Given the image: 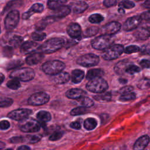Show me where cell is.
Segmentation results:
<instances>
[{
	"mask_svg": "<svg viewBox=\"0 0 150 150\" xmlns=\"http://www.w3.org/2000/svg\"><path fill=\"white\" fill-rule=\"evenodd\" d=\"M0 33H1V27H0Z\"/></svg>",
	"mask_w": 150,
	"mask_h": 150,
	"instance_id": "obj_60",
	"label": "cell"
},
{
	"mask_svg": "<svg viewBox=\"0 0 150 150\" xmlns=\"http://www.w3.org/2000/svg\"><path fill=\"white\" fill-rule=\"evenodd\" d=\"M23 4V1L22 0H12L9 2L6 6L4 8V12L8 11L9 10H13V9L21 6Z\"/></svg>",
	"mask_w": 150,
	"mask_h": 150,
	"instance_id": "obj_29",
	"label": "cell"
},
{
	"mask_svg": "<svg viewBox=\"0 0 150 150\" xmlns=\"http://www.w3.org/2000/svg\"><path fill=\"white\" fill-rule=\"evenodd\" d=\"M5 146V144L2 141H0V149H3Z\"/></svg>",
	"mask_w": 150,
	"mask_h": 150,
	"instance_id": "obj_58",
	"label": "cell"
},
{
	"mask_svg": "<svg viewBox=\"0 0 150 150\" xmlns=\"http://www.w3.org/2000/svg\"><path fill=\"white\" fill-rule=\"evenodd\" d=\"M39 45L35 42H26L23 43L21 47V52L22 54H30L39 49Z\"/></svg>",
	"mask_w": 150,
	"mask_h": 150,
	"instance_id": "obj_16",
	"label": "cell"
},
{
	"mask_svg": "<svg viewBox=\"0 0 150 150\" xmlns=\"http://www.w3.org/2000/svg\"><path fill=\"white\" fill-rule=\"evenodd\" d=\"M131 63L128 60H122L118 62L114 66V71L119 75L123 74L128 66L131 64Z\"/></svg>",
	"mask_w": 150,
	"mask_h": 150,
	"instance_id": "obj_22",
	"label": "cell"
},
{
	"mask_svg": "<svg viewBox=\"0 0 150 150\" xmlns=\"http://www.w3.org/2000/svg\"><path fill=\"white\" fill-rule=\"evenodd\" d=\"M70 79V74L67 72H60L52 76V81L56 84H64Z\"/></svg>",
	"mask_w": 150,
	"mask_h": 150,
	"instance_id": "obj_19",
	"label": "cell"
},
{
	"mask_svg": "<svg viewBox=\"0 0 150 150\" xmlns=\"http://www.w3.org/2000/svg\"><path fill=\"white\" fill-rule=\"evenodd\" d=\"M5 150H13L12 149H5Z\"/></svg>",
	"mask_w": 150,
	"mask_h": 150,
	"instance_id": "obj_59",
	"label": "cell"
},
{
	"mask_svg": "<svg viewBox=\"0 0 150 150\" xmlns=\"http://www.w3.org/2000/svg\"><path fill=\"white\" fill-rule=\"evenodd\" d=\"M140 50V48L137 45H130L126 47L124 49V52L127 54H131L138 52Z\"/></svg>",
	"mask_w": 150,
	"mask_h": 150,
	"instance_id": "obj_43",
	"label": "cell"
},
{
	"mask_svg": "<svg viewBox=\"0 0 150 150\" xmlns=\"http://www.w3.org/2000/svg\"><path fill=\"white\" fill-rule=\"evenodd\" d=\"M133 89H134V88L131 86H124L119 90V93L121 94H127V93L132 92Z\"/></svg>",
	"mask_w": 150,
	"mask_h": 150,
	"instance_id": "obj_48",
	"label": "cell"
},
{
	"mask_svg": "<svg viewBox=\"0 0 150 150\" xmlns=\"http://www.w3.org/2000/svg\"><path fill=\"white\" fill-rule=\"evenodd\" d=\"M46 33L40 30H37L32 34V39L35 41H42L46 38Z\"/></svg>",
	"mask_w": 150,
	"mask_h": 150,
	"instance_id": "obj_37",
	"label": "cell"
},
{
	"mask_svg": "<svg viewBox=\"0 0 150 150\" xmlns=\"http://www.w3.org/2000/svg\"><path fill=\"white\" fill-rule=\"evenodd\" d=\"M140 16H141L142 19H144V20H145V21L150 20V10L143 12L140 15Z\"/></svg>",
	"mask_w": 150,
	"mask_h": 150,
	"instance_id": "obj_54",
	"label": "cell"
},
{
	"mask_svg": "<svg viewBox=\"0 0 150 150\" xmlns=\"http://www.w3.org/2000/svg\"><path fill=\"white\" fill-rule=\"evenodd\" d=\"M117 0H104V5L107 8L114 6L116 4Z\"/></svg>",
	"mask_w": 150,
	"mask_h": 150,
	"instance_id": "obj_50",
	"label": "cell"
},
{
	"mask_svg": "<svg viewBox=\"0 0 150 150\" xmlns=\"http://www.w3.org/2000/svg\"><path fill=\"white\" fill-rule=\"evenodd\" d=\"M70 127L71 128L76 129H80L81 127V125L79 121H73V122H71L70 124Z\"/></svg>",
	"mask_w": 150,
	"mask_h": 150,
	"instance_id": "obj_53",
	"label": "cell"
},
{
	"mask_svg": "<svg viewBox=\"0 0 150 150\" xmlns=\"http://www.w3.org/2000/svg\"><path fill=\"white\" fill-rule=\"evenodd\" d=\"M18 126L20 130L24 132H36L39 131L41 128L39 121L28 117L20 121Z\"/></svg>",
	"mask_w": 150,
	"mask_h": 150,
	"instance_id": "obj_5",
	"label": "cell"
},
{
	"mask_svg": "<svg viewBox=\"0 0 150 150\" xmlns=\"http://www.w3.org/2000/svg\"><path fill=\"white\" fill-rule=\"evenodd\" d=\"M99 57L93 53H88L80 56L77 59V63L83 67H93L99 63Z\"/></svg>",
	"mask_w": 150,
	"mask_h": 150,
	"instance_id": "obj_8",
	"label": "cell"
},
{
	"mask_svg": "<svg viewBox=\"0 0 150 150\" xmlns=\"http://www.w3.org/2000/svg\"><path fill=\"white\" fill-rule=\"evenodd\" d=\"M137 1H142V0H137Z\"/></svg>",
	"mask_w": 150,
	"mask_h": 150,
	"instance_id": "obj_61",
	"label": "cell"
},
{
	"mask_svg": "<svg viewBox=\"0 0 150 150\" xmlns=\"http://www.w3.org/2000/svg\"><path fill=\"white\" fill-rule=\"evenodd\" d=\"M104 74V71L101 69H93L89 70L86 74V79L91 80L96 77H101Z\"/></svg>",
	"mask_w": 150,
	"mask_h": 150,
	"instance_id": "obj_26",
	"label": "cell"
},
{
	"mask_svg": "<svg viewBox=\"0 0 150 150\" xmlns=\"http://www.w3.org/2000/svg\"><path fill=\"white\" fill-rule=\"evenodd\" d=\"M67 32L70 37L77 39L81 36V29L80 26L76 23H70L67 28Z\"/></svg>",
	"mask_w": 150,
	"mask_h": 150,
	"instance_id": "obj_15",
	"label": "cell"
},
{
	"mask_svg": "<svg viewBox=\"0 0 150 150\" xmlns=\"http://www.w3.org/2000/svg\"><path fill=\"white\" fill-rule=\"evenodd\" d=\"M87 112L86 108L79 106L72 109L70 111V114L71 115H79L81 114H86Z\"/></svg>",
	"mask_w": 150,
	"mask_h": 150,
	"instance_id": "obj_39",
	"label": "cell"
},
{
	"mask_svg": "<svg viewBox=\"0 0 150 150\" xmlns=\"http://www.w3.org/2000/svg\"><path fill=\"white\" fill-rule=\"evenodd\" d=\"M93 98L99 102H108L111 99V94L110 92H103L101 94L96 95Z\"/></svg>",
	"mask_w": 150,
	"mask_h": 150,
	"instance_id": "obj_28",
	"label": "cell"
},
{
	"mask_svg": "<svg viewBox=\"0 0 150 150\" xmlns=\"http://www.w3.org/2000/svg\"><path fill=\"white\" fill-rule=\"evenodd\" d=\"M137 87L141 90H145L150 87V79L144 78L141 79L137 83Z\"/></svg>",
	"mask_w": 150,
	"mask_h": 150,
	"instance_id": "obj_34",
	"label": "cell"
},
{
	"mask_svg": "<svg viewBox=\"0 0 150 150\" xmlns=\"http://www.w3.org/2000/svg\"><path fill=\"white\" fill-rule=\"evenodd\" d=\"M19 21V12L17 10H12L10 11L6 15L4 25L6 30H12L14 29L18 25Z\"/></svg>",
	"mask_w": 150,
	"mask_h": 150,
	"instance_id": "obj_9",
	"label": "cell"
},
{
	"mask_svg": "<svg viewBox=\"0 0 150 150\" xmlns=\"http://www.w3.org/2000/svg\"><path fill=\"white\" fill-rule=\"evenodd\" d=\"M66 2L67 0H48L47 6L49 9L54 10L63 5Z\"/></svg>",
	"mask_w": 150,
	"mask_h": 150,
	"instance_id": "obj_31",
	"label": "cell"
},
{
	"mask_svg": "<svg viewBox=\"0 0 150 150\" xmlns=\"http://www.w3.org/2000/svg\"><path fill=\"white\" fill-rule=\"evenodd\" d=\"M44 9V6L43 4L40 3H36L33 4L29 9L23 13L22 18L24 19H29L33 14L35 13H41L43 12Z\"/></svg>",
	"mask_w": 150,
	"mask_h": 150,
	"instance_id": "obj_17",
	"label": "cell"
},
{
	"mask_svg": "<svg viewBox=\"0 0 150 150\" xmlns=\"http://www.w3.org/2000/svg\"><path fill=\"white\" fill-rule=\"evenodd\" d=\"M84 76V72L80 69H75L72 71L71 75V79L74 83H79L83 79Z\"/></svg>",
	"mask_w": 150,
	"mask_h": 150,
	"instance_id": "obj_25",
	"label": "cell"
},
{
	"mask_svg": "<svg viewBox=\"0 0 150 150\" xmlns=\"http://www.w3.org/2000/svg\"><path fill=\"white\" fill-rule=\"evenodd\" d=\"M22 64V62L21 60H15L9 63L7 66V68L8 69H12L16 68L21 66Z\"/></svg>",
	"mask_w": 150,
	"mask_h": 150,
	"instance_id": "obj_47",
	"label": "cell"
},
{
	"mask_svg": "<svg viewBox=\"0 0 150 150\" xmlns=\"http://www.w3.org/2000/svg\"><path fill=\"white\" fill-rule=\"evenodd\" d=\"M42 68L46 74L52 76L62 71L65 68V64L58 60H50L43 63Z\"/></svg>",
	"mask_w": 150,
	"mask_h": 150,
	"instance_id": "obj_3",
	"label": "cell"
},
{
	"mask_svg": "<svg viewBox=\"0 0 150 150\" xmlns=\"http://www.w3.org/2000/svg\"><path fill=\"white\" fill-rule=\"evenodd\" d=\"M135 29L134 36L137 39L144 40L150 36V22L139 24Z\"/></svg>",
	"mask_w": 150,
	"mask_h": 150,
	"instance_id": "obj_11",
	"label": "cell"
},
{
	"mask_svg": "<svg viewBox=\"0 0 150 150\" xmlns=\"http://www.w3.org/2000/svg\"><path fill=\"white\" fill-rule=\"evenodd\" d=\"M64 132L62 131H55L50 135L49 139L50 141H54L60 139L63 135Z\"/></svg>",
	"mask_w": 150,
	"mask_h": 150,
	"instance_id": "obj_46",
	"label": "cell"
},
{
	"mask_svg": "<svg viewBox=\"0 0 150 150\" xmlns=\"http://www.w3.org/2000/svg\"><path fill=\"white\" fill-rule=\"evenodd\" d=\"M140 50L142 54L150 55V46L149 45L143 46L142 48L140 49Z\"/></svg>",
	"mask_w": 150,
	"mask_h": 150,
	"instance_id": "obj_52",
	"label": "cell"
},
{
	"mask_svg": "<svg viewBox=\"0 0 150 150\" xmlns=\"http://www.w3.org/2000/svg\"><path fill=\"white\" fill-rule=\"evenodd\" d=\"M114 38L112 35H102L91 41L92 47L96 50H105L113 44Z\"/></svg>",
	"mask_w": 150,
	"mask_h": 150,
	"instance_id": "obj_4",
	"label": "cell"
},
{
	"mask_svg": "<svg viewBox=\"0 0 150 150\" xmlns=\"http://www.w3.org/2000/svg\"><path fill=\"white\" fill-rule=\"evenodd\" d=\"M35 71L30 68H21L13 70L10 74L12 79H16L22 81H29L35 77Z\"/></svg>",
	"mask_w": 150,
	"mask_h": 150,
	"instance_id": "obj_6",
	"label": "cell"
},
{
	"mask_svg": "<svg viewBox=\"0 0 150 150\" xmlns=\"http://www.w3.org/2000/svg\"><path fill=\"white\" fill-rule=\"evenodd\" d=\"M150 139L148 135H145L139 137L133 146V150H144L148 145Z\"/></svg>",
	"mask_w": 150,
	"mask_h": 150,
	"instance_id": "obj_20",
	"label": "cell"
},
{
	"mask_svg": "<svg viewBox=\"0 0 150 150\" xmlns=\"http://www.w3.org/2000/svg\"><path fill=\"white\" fill-rule=\"evenodd\" d=\"M97 121L93 118H88L84 121V127L87 130H92L97 126Z\"/></svg>",
	"mask_w": 150,
	"mask_h": 150,
	"instance_id": "obj_32",
	"label": "cell"
},
{
	"mask_svg": "<svg viewBox=\"0 0 150 150\" xmlns=\"http://www.w3.org/2000/svg\"><path fill=\"white\" fill-rule=\"evenodd\" d=\"M123 46L117 44L112 45L108 48L104 50L101 56L106 60H111L118 58L124 52Z\"/></svg>",
	"mask_w": 150,
	"mask_h": 150,
	"instance_id": "obj_7",
	"label": "cell"
},
{
	"mask_svg": "<svg viewBox=\"0 0 150 150\" xmlns=\"http://www.w3.org/2000/svg\"><path fill=\"white\" fill-rule=\"evenodd\" d=\"M141 66L144 69H146L150 67V60L147 59L142 60L139 63Z\"/></svg>",
	"mask_w": 150,
	"mask_h": 150,
	"instance_id": "obj_51",
	"label": "cell"
},
{
	"mask_svg": "<svg viewBox=\"0 0 150 150\" xmlns=\"http://www.w3.org/2000/svg\"><path fill=\"white\" fill-rule=\"evenodd\" d=\"M140 16L136 15L128 18L123 25V29L125 31H130L136 29L141 22Z\"/></svg>",
	"mask_w": 150,
	"mask_h": 150,
	"instance_id": "obj_14",
	"label": "cell"
},
{
	"mask_svg": "<svg viewBox=\"0 0 150 150\" xmlns=\"http://www.w3.org/2000/svg\"><path fill=\"white\" fill-rule=\"evenodd\" d=\"M108 87L107 81L101 77L90 80L86 84V88L95 93H103L107 90Z\"/></svg>",
	"mask_w": 150,
	"mask_h": 150,
	"instance_id": "obj_2",
	"label": "cell"
},
{
	"mask_svg": "<svg viewBox=\"0 0 150 150\" xmlns=\"http://www.w3.org/2000/svg\"><path fill=\"white\" fill-rule=\"evenodd\" d=\"M135 6V4L133 2L129 0H123L119 4V8L125 9H132Z\"/></svg>",
	"mask_w": 150,
	"mask_h": 150,
	"instance_id": "obj_41",
	"label": "cell"
},
{
	"mask_svg": "<svg viewBox=\"0 0 150 150\" xmlns=\"http://www.w3.org/2000/svg\"><path fill=\"white\" fill-rule=\"evenodd\" d=\"M104 20V17L100 13H93L88 18V21L92 23H99Z\"/></svg>",
	"mask_w": 150,
	"mask_h": 150,
	"instance_id": "obj_35",
	"label": "cell"
},
{
	"mask_svg": "<svg viewBox=\"0 0 150 150\" xmlns=\"http://www.w3.org/2000/svg\"><path fill=\"white\" fill-rule=\"evenodd\" d=\"M44 55L42 52H33L30 53L26 58V62L28 64L32 66L39 63L43 59Z\"/></svg>",
	"mask_w": 150,
	"mask_h": 150,
	"instance_id": "obj_18",
	"label": "cell"
},
{
	"mask_svg": "<svg viewBox=\"0 0 150 150\" xmlns=\"http://www.w3.org/2000/svg\"><path fill=\"white\" fill-rule=\"evenodd\" d=\"M17 150H30V148L26 145H22L18 147Z\"/></svg>",
	"mask_w": 150,
	"mask_h": 150,
	"instance_id": "obj_56",
	"label": "cell"
},
{
	"mask_svg": "<svg viewBox=\"0 0 150 150\" xmlns=\"http://www.w3.org/2000/svg\"><path fill=\"white\" fill-rule=\"evenodd\" d=\"M36 117L40 122L45 123L49 121L52 118L50 113L45 110L39 111L36 114Z\"/></svg>",
	"mask_w": 150,
	"mask_h": 150,
	"instance_id": "obj_27",
	"label": "cell"
},
{
	"mask_svg": "<svg viewBox=\"0 0 150 150\" xmlns=\"http://www.w3.org/2000/svg\"><path fill=\"white\" fill-rule=\"evenodd\" d=\"M13 100L8 97H0V107H8L13 104Z\"/></svg>",
	"mask_w": 150,
	"mask_h": 150,
	"instance_id": "obj_40",
	"label": "cell"
},
{
	"mask_svg": "<svg viewBox=\"0 0 150 150\" xmlns=\"http://www.w3.org/2000/svg\"><path fill=\"white\" fill-rule=\"evenodd\" d=\"M121 24L118 22H111L104 25L101 29L103 35H113L121 29Z\"/></svg>",
	"mask_w": 150,
	"mask_h": 150,
	"instance_id": "obj_13",
	"label": "cell"
},
{
	"mask_svg": "<svg viewBox=\"0 0 150 150\" xmlns=\"http://www.w3.org/2000/svg\"><path fill=\"white\" fill-rule=\"evenodd\" d=\"M79 104L80 105V106L85 107V108H88L93 105L94 102L93 101L86 96H83L79 99H77Z\"/></svg>",
	"mask_w": 150,
	"mask_h": 150,
	"instance_id": "obj_30",
	"label": "cell"
},
{
	"mask_svg": "<svg viewBox=\"0 0 150 150\" xmlns=\"http://www.w3.org/2000/svg\"><path fill=\"white\" fill-rule=\"evenodd\" d=\"M50 99L48 94L45 92H38L33 94L28 100V103L29 105L38 106L43 105L47 103Z\"/></svg>",
	"mask_w": 150,
	"mask_h": 150,
	"instance_id": "obj_10",
	"label": "cell"
},
{
	"mask_svg": "<svg viewBox=\"0 0 150 150\" xmlns=\"http://www.w3.org/2000/svg\"><path fill=\"white\" fill-rule=\"evenodd\" d=\"M4 79H5L4 75L2 73H0V84H1L2 83V82L4 81Z\"/></svg>",
	"mask_w": 150,
	"mask_h": 150,
	"instance_id": "obj_57",
	"label": "cell"
},
{
	"mask_svg": "<svg viewBox=\"0 0 150 150\" xmlns=\"http://www.w3.org/2000/svg\"><path fill=\"white\" fill-rule=\"evenodd\" d=\"M99 30V29L97 26H91L85 30L83 33V35L85 38H90L96 35Z\"/></svg>",
	"mask_w": 150,
	"mask_h": 150,
	"instance_id": "obj_33",
	"label": "cell"
},
{
	"mask_svg": "<svg viewBox=\"0 0 150 150\" xmlns=\"http://www.w3.org/2000/svg\"><path fill=\"white\" fill-rule=\"evenodd\" d=\"M10 127V123L6 120H2L0 121V129L2 130L7 129Z\"/></svg>",
	"mask_w": 150,
	"mask_h": 150,
	"instance_id": "obj_49",
	"label": "cell"
},
{
	"mask_svg": "<svg viewBox=\"0 0 150 150\" xmlns=\"http://www.w3.org/2000/svg\"><path fill=\"white\" fill-rule=\"evenodd\" d=\"M6 86L10 89L17 90L21 87V83L18 79H12L7 82Z\"/></svg>",
	"mask_w": 150,
	"mask_h": 150,
	"instance_id": "obj_36",
	"label": "cell"
},
{
	"mask_svg": "<svg viewBox=\"0 0 150 150\" xmlns=\"http://www.w3.org/2000/svg\"><path fill=\"white\" fill-rule=\"evenodd\" d=\"M142 6L145 8H150V0H146L145 1V2L142 4Z\"/></svg>",
	"mask_w": 150,
	"mask_h": 150,
	"instance_id": "obj_55",
	"label": "cell"
},
{
	"mask_svg": "<svg viewBox=\"0 0 150 150\" xmlns=\"http://www.w3.org/2000/svg\"><path fill=\"white\" fill-rule=\"evenodd\" d=\"M88 8V5L83 1L76 2L73 5V11L74 13L79 14L85 11Z\"/></svg>",
	"mask_w": 150,
	"mask_h": 150,
	"instance_id": "obj_24",
	"label": "cell"
},
{
	"mask_svg": "<svg viewBox=\"0 0 150 150\" xmlns=\"http://www.w3.org/2000/svg\"><path fill=\"white\" fill-rule=\"evenodd\" d=\"M135 97H136L135 94L134 93L130 92L127 94H121L119 99L121 101H129V100H132L135 99Z\"/></svg>",
	"mask_w": 150,
	"mask_h": 150,
	"instance_id": "obj_44",
	"label": "cell"
},
{
	"mask_svg": "<svg viewBox=\"0 0 150 150\" xmlns=\"http://www.w3.org/2000/svg\"><path fill=\"white\" fill-rule=\"evenodd\" d=\"M25 137V142L35 144L40 141V138L36 135H26Z\"/></svg>",
	"mask_w": 150,
	"mask_h": 150,
	"instance_id": "obj_45",
	"label": "cell"
},
{
	"mask_svg": "<svg viewBox=\"0 0 150 150\" xmlns=\"http://www.w3.org/2000/svg\"><path fill=\"white\" fill-rule=\"evenodd\" d=\"M71 12L70 8L66 5H62L54 10L53 16L55 18H61L68 15Z\"/></svg>",
	"mask_w": 150,
	"mask_h": 150,
	"instance_id": "obj_23",
	"label": "cell"
},
{
	"mask_svg": "<svg viewBox=\"0 0 150 150\" xmlns=\"http://www.w3.org/2000/svg\"><path fill=\"white\" fill-rule=\"evenodd\" d=\"M140 71H141V69L138 66L131 64L127 68L125 72L129 74H134L135 73H139Z\"/></svg>",
	"mask_w": 150,
	"mask_h": 150,
	"instance_id": "obj_42",
	"label": "cell"
},
{
	"mask_svg": "<svg viewBox=\"0 0 150 150\" xmlns=\"http://www.w3.org/2000/svg\"><path fill=\"white\" fill-rule=\"evenodd\" d=\"M66 96L70 98L73 100H77L79 98L84 96L86 93L82 89L80 88H71L66 92Z\"/></svg>",
	"mask_w": 150,
	"mask_h": 150,
	"instance_id": "obj_21",
	"label": "cell"
},
{
	"mask_svg": "<svg viewBox=\"0 0 150 150\" xmlns=\"http://www.w3.org/2000/svg\"><path fill=\"white\" fill-rule=\"evenodd\" d=\"M23 41V38L21 36L15 35L9 40V45L12 46L18 47Z\"/></svg>",
	"mask_w": 150,
	"mask_h": 150,
	"instance_id": "obj_38",
	"label": "cell"
},
{
	"mask_svg": "<svg viewBox=\"0 0 150 150\" xmlns=\"http://www.w3.org/2000/svg\"><path fill=\"white\" fill-rule=\"evenodd\" d=\"M32 113V111L28 108H19L13 110L8 113V117L16 120L21 121L29 117V115Z\"/></svg>",
	"mask_w": 150,
	"mask_h": 150,
	"instance_id": "obj_12",
	"label": "cell"
},
{
	"mask_svg": "<svg viewBox=\"0 0 150 150\" xmlns=\"http://www.w3.org/2000/svg\"><path fill=\"white\" fill-rule=\"evenodd\" d=\"M64 45V40L60 38H53L48 39L39 46V50L43 53L50 54L61 49Z\"/></svg>",
	"mask_w": 150,
	"mask_h": 150,
	"instance_id": "obj_1",
	"label": "cell"
}]
</instances>
